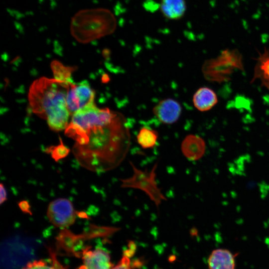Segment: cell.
Masks as SVG:
<instances>
[{
  "label": "cell",
  "instance_id": "cell-1",
  "mask_svg": "<svg viewBox=\"0 0 269 269\" xmlns=\"http://www.w3.org/2000/svg\"><path fill=\"white\" fill-rule=\"evenodd\" d=\"M65 134L75 141L72 151L79 164L102 172L117 167L126 157L131 136L125 117L95 104L75 113Z\"/></svg>",
  "mask_w": 269,
  "mask_h": 269
},
{
  "label": "cell",
  "instance_id": "cell-2",
  "mask_svg": "<svg viewBox=\"0 0 269 269\" xmlns=\"http://www.w3.org/2000/svg\"><path fill=\"white\" fill-rule=\"evenodd\" d=\"M70 81L42 77L30 87L28 99L32 112L46 120L53 131L65 130L69 123L67 96Z\"/></svg>",
  "mask_w": 269,
  "mask_h": 269
},
{
  "label": "cell",
  "instance_id": "cell-3",
  "mask_svg": "<svg viewBox=\"0 0 269 269\" xmlns=\"http://www.w3.org/2000/svg\"><path fill=\"white\" fill-rule=\"evenodd\" d=\"M116 20L109 10L103 8L82 9L72 18L70 32L79 42L88 43L112 33Z\"/></svg>",
  "mask_w": 269,
  "mask_h": 269
},
{
  "label": "cell",
  "instance_id": "cell-4",
  "mask_svg": "<svg viewBox=\"0 0 269 269\" xmlns=\"http://www.w3.org/2000/svg\"><path fill=\"white\" fill-rule=\"evenodd\" d=\"M244 70L242 55L236 50H226L217 57L205 61L202 66L204 77L208 81H228L235 70Z\"/></svg>",
  "mask_w": 269,
  "mask_h": 269
},
{
  "label": "cell",
  "instance_id": "cell-5",
  "mask_svg": "<svg viewBox=\"0 0 269 269\" xmlns=\"http://www.w3.org/2000/svg\"><path fill=\"white\" fill-rule=\"evenodd\" d=\"M130 163L133 170V174L130 177L121 179V187L138 189L144 192L158 208L163 201L166 200V198L157 186L155 180L157 163L150 171L139 169L131 161Z\"/></svg>",
  "mask_w": 269,
  "mask_h": 269
},
{
  "label": "cell",
  "instance_id": "cell-6",
  "mask_svg": "<svg viewBox=\"0 0 269 269\" xmlns=\"http://www.w3.org/2000/svg\"><path fill=\"white\" fill-rule=\"evenodd\" d=\"M95 95L94 91L87 81L78 83L71 81L67 96V105L70 116L94 104Z\"/></svg>",
  "mask_w": 269,
  "mask_h": 269
},
{
  "label": "cell",
  "instance_id": "cell-7",
  "mask_svg": "<svg viewBox=\"0 0 269 269\" xmlns=\"http://www.w3.org/2000/svg\"><path fill=\"white\" fill-rule=\"evenodd\" d=\"M76 211L72 203L66 198H58L48 205L47 216L55 226L65 229L73 225L76 220Z\"/></svg>",
  "mask_w": 269,
  "mask_h": 269
},
{
  "label": "cell",
  "instance_id": "cell-8",
  "mask_svg": "<svg viewBox=\"0 0 269 269\" xmlns=\"http://www.w3.org/2000/svg\"><path fill=\"white\" fill-rule=\"evenodd\" d=\"M182 107L179 103L171 98L160 101L153 108L156 118L164 124H172L179 118Z\"/></svg>",
  "mask_w": 269,
  "mask_h": 269
},
{
  "label": "cell",
  "instance_id": "cell-9",
  "mask_svg": "<svg viewBox=\"0 0 269 269\" xmlns=\"http://www.w3.org/2000/svg\"><path fill=\"white\" fill-rule=\"evenodd\" d=\"M82 259L83 265L81 269H112L113 268L109 253L100 248L93 250L84 249Z\"/></svg>",
  "mask_w": 269,
  "mask_h": 269
},
{
  "label": "cell",
  "instance_id": "cell-10",
  "mask_svg": "<svg viewBox=\"0 0 269 269\" xmlns=\"http://www.w3.org/2000/svg\"><path fill=\"white\" fill-rule=\"evenodd\" d=\"M181 149L183 155L188 159L197 160L203 156L206 150V144L200 136L189 134L182 141Z\"/></svg>",
  "mask_w": 269,
  "mask_h": 269
},
{
  "label": "cell",
  "instance_id": "cell-11",
  "mask_svg": "<svg viewBox=\"0 0 269 269\" xmlns=\"http://www.w3.org/2000/svg\"><path fill=\"white\" fill-rule=\"evenodd\" d=\"M218 102V99L216 93L212 89L206 87L199 88L193 97L194 107L201 112L211 110Z\"/></svg>",
  "mask_w": 269,
  "mask_h": 269
},
{
  "label": "cell",
  "instance_id": "cell-12",
  "mask_svg": "<svg viewBox=\"0 0 269 269\" xmlns=\"http://www.w3.org/2000/svg\"><path fill=\"white\" fill-rule=\"evenodd\" d=\"M208 265L209 269H235L234 257L227 250L216 249L210 255Z\"/></svg>",
  "mask_w": 269,
  "mask_h": 269
},
{
  "label": "cell",
  "instance_id": "cell-13",
  "mask_svg": "<svg viewBox=\"0 0 269 269\" xmlns=\"http://www.w3.org/2000/svg\"><path fill=\"white\" fill-rule=\"evenodd\" d=\"M256 60L253 77L251 83L259 79L261 86L269 91V51L266 50Z\"/></svg>",
  "mask_w": 269,
  "mask_h": 269
},
{
  "label": "cell",
  "instance_id": "cell-14",
  "mask_svg": "<svg viewBox=\"0 0 269 269\" xmlns=\"http://www.w3.org/2000/svg\"><path fill=\"white\" fill-rule=\"evenodd\" d=\"M160 8L165 17L175 20L183 16L186 6L184 0H161Z\"/></svg>",
  "mask_w": 269,
  "mask_h": 269
},
{
  "label": "cell",
  "instance_id": "cell-15",
  "mask_svg": "<svg viewBox=\"0 0 269 269\" xmlns=\"http://www.w3.org/2000/svg\"><path fill=\"white\" fill-rule=\"evenodd\" d=\"M158 136V133L156 131L143 127L140 129L136 139L138 143L142 148L148 149L155 146Z\"/></svg>",
  "mask_w": 269,
  "mask_h": 269
},
{
  "label": "cell",
  "instance_id": "cell-16",
  "mask_svg": "<svg viewBox=\"0 0 269 269\" xmlns=\"http://www.w3.org/2000/svg\"><path fill=\"white\" fill-rule=\"evenodd\" d=\"M51 68L54 78L67 82L72 80V73L75 68L66 67L58 61H53L51 63Z\"/></svg>",
  "mask_w": 269,
  "mask_h": 269
},
{
  "label": "cell",
  "instance_id": "cell-17",
  "mask_svg": "<svg viewBox=\"0 0 269 269\" xmlns=\"http://www.w3.org/2000/svg\"><path fill=\"white\" fill-rule=\"evenodd\" d=\"M120 230V229L118 227L99 226L92 224L89 227V231L84 236L90 238L109 236Z\"/></svg>",
  "mask_w": 269,
  "mask_h": 269
},
{
  "label": "cell",
  "instance_id": "cell-18",
  "mask_svg": "<svg viewBox=\"0 0 269 269\" xmlns=\"http://www.w3.org/2000/svg\"><path fill=\"white\" fill-rule=\"evenodd\" d=\"M60 143L56 146H52L46 149V152L51 154V157L56 162L66 157L69 153L70 150L66 147L60 139Z\"/></svg>",
  "mask_w": 269,
  "mask_h": 269
},
{
  "label": "cell",
  "instance_id": "cell-19",
  "mask_svg": "<svg viewBox=\"0 0 269 269\" xmlns=\"http://www.w3.org/2000/svg\"><path fill=\"white\" fill-rule=\"evenodd\" d=\"M22 269H54L52 264H49L43 260L34 261L26 265Z\"/></svg>",
  "mask_w": 269,
  "mask_h": 269
},
{
  "label": "cell",
  "instance_id": "cell-20",
  "mask_svg": "<svg viewBox=\"0 0 269 269\" xmlns=\"http://www.w3.org/2000/svg\"><path fill=\"white\" fill-rule=\"evenodd\" d=\"M18 206L23 213L32 215V213L31 210V206L27 200H23L19 201L18 203Z\"/></svg>",
  "mask_w": 269,
  "mask_h": 269
},
{
  "label": "cell",
  "instance_id": "cell-21",
  "mask_svg": "<svg viewBox=\"0 0 269 269\" xmlns=\"http://www.w3.org/2000/svg\"><path fill=\"white\" fill-rule=\"evenodd\" d=\"M112 269H131L129 259L127 256H124L120 262Z\"/></svg>",
  "mask_w": 269,
  "mask_h": 269
},
{
  "label": "cell",
  "instance_id": "cell-22",
  "mask_svg": "<svg viewBox=\"0 0 269 269\" xmlns=\"http://www.w3.org/2000/svg\"><path fill=\"white\" fill-rule=\"evenodd\" d=\"M50 255L51 257L52 264L54 269H65L62 265L58 261L55 253L49 249Z\"/></svg>",
  "mask_w": 269,
  "mask_h": 269
},
{
  "label": "cell",
  "instance_id": "cell-23",
  "mask_svg": "<svg viewBox=\"0 0 269 269\" xmlns=\"http://www.w3.org/2000/svg\"><path fill=\"white\" fill-rule=\"evenodd\" d=\"M0 203L2 204L7 199V192L4 185L1 183L0 185Z\"/></svg>",
  "mask_w": 269,
  "mask_h": 269
},
{
  "label": "cell",
  "instance_id": "cell-24",
  "mask_svg": "<svg viewBox=\"0 0 269 269\" xmlns=\"http://www.w3.org/2000/svg\"><path fill=\"white\" fill-rule=\"evenodd\" d=\"M76 215L79 218L88 219V216L87 214L83 211H76Z\"/></svg>",
  "mask_w": 269,
  "mask_h": 269
}]
</instances>
